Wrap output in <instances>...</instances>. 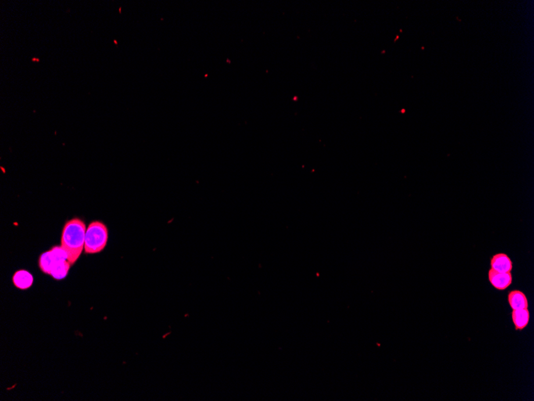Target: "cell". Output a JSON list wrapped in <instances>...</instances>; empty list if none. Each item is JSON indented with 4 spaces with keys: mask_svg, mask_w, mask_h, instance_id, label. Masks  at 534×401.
<instances>
[{
    "mask_svg": "<svg viewBox=\"0 0 534 401\" xmlns=\"http://www.w3.org/2000/svg\"><path fill=\"white\" fill-rule=\"evenodd\" d=\"M87 226L80 218H73L65 223L61 237V246L67 254V260L73 265L84 249Z\"/></svg>",
    "mask_w": 534,
    "mask_h": 401,
    "instance_id": "1",
    "label": "cell"
},
{
    "mask_svg": "<svg viewBox=\"0 0 534 401\" xmlns=\"http://www.w3.org/2000/svg\"><path fill=\"white\" fill-rule=\"evenodd\" d=\"M108 241V229L102 222L95 220L87 227L84 251L87 254L102 252Z\"/></svg>",
    "mask_w": 534,
    "mask_h": 401,
    "instance_id": "2",
    "label": "cell"
},
{
    "mask_svg": "<svg viewBox=\"0 0 534 401\" xmlns=\"http://www.w3.org/2000/svg\"><path fill=\"white\" fill-rule=\"evenodd\" d=\"M488 276L490 284L497 290L506 289L510 287L513 281L511 273H499L490 269Z\"/></svg>",
    "mask_w": 534,
    "mask_h": 401,
    "instance_id": "3",
    "label": "cell"
},
{
    "mask_svg": "<svg viewBox=\"0 0 534 401\" xmlns=\"http://www.w3.org/2000/svg\"><path fill=\"white\" fill-rule=\"evenodd\" d=\"M491 269L499 273H511L513 263L507 255L504 253L496 254L490 260Z\"/></svg>",
    "mask_w": 534,
    "mask_h": 401,
    "instance_id": "4",
    "label": "cell"
},
{
    "mask_svg": "<svg viewBox=\"0 0 534 401\" xmlns=\"http://www.w3.org/2000/svg\"><path fill=\"white\" fill-rule=\"evenodd\" d=\"M12 280L16 288L26 290L31 287L34 279L28 271L19 270L14 274Z\"/></svg>",
    "mask_w": 534,
    "mask_h": 401,
    "instance_id": "5",
    "label": "cell"
},
{
    "mask_svg": "<svg viewBox=\"0 0 534 401\" xmlns=\"http://www.w3.org/2000/svg\"><path fill=\"white\" fill-rule=\"evenodd\" d=\"M508 301L513 310L528 309V299L526 296L518 290H514L509 293Z\"/></svg>",
    "mask_w": 534,
    "mask_h": 401,
    "instance_id": "6",
    "label": "cell"
},
{
    "mask_svg": "<svg viewBox=\"0 0 534 401\" xmlns=\"http://www.w3.org/2000/svg\"><path fill=\"white\" fill-rule=\"evenodd\" d=\"M512 319L514 321L516 329H524L528 325V321H529V312L528 309L513 311Z\"/></svg>",
    "mask_w": 534,
    "mask_h": 401,
    "instance_id": "7",
    "label": "cell"
},
{
    "mask_svg": "<svg viewBox=\"0 0 534 401\" xmlns=\"http://www.w3.org/2000/svg\"><path fill=\"white\" fill-rule=\"evenodd\" d=\"M70 262L68 260H63V261L56 262L54 264L52 270H51V276L53 277L55 280H60L62 279H64L65 277L67 276L68 272L70 270Z\"/></svg>",
    "mask_w": 534,
    "mask_h": 401,
    "instance_id": "8",
    "label": "cell"
},
{
    "mask_svg": "<svg viewBox=\"0 0 534 401\" xmlns=\"http://www.w3.org/2000/svg\"><path fill=\"white\" fill-rule=\"evenodd\" d=\"M55 264L53 258L51 256V251L44 252L39 259V266L40 270L45 274L51 275V270Z\"/></svg>",
    "mask_w": 534,
    "mask_h": 401,
    "instance_id": "9",
    "label": "cell"
},
{
    "mask_svg": "<svg viewBox=\"0 0 534 401\" xmlns=\"http://www.w3.org/2000/svg\"><path fill=\"white\" fill-rule=\"evenodd\" d=\"M50 251H51V256L53 258L55 263L56 262L67 260V254L62 246L52 247Z\"/></svg>",
    "mask_w": 534,
    "mask_h": 401,
    "instance_id": "10",
    "label": "cell"
}]
</instances>
